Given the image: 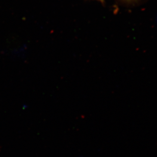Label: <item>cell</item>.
<instances>
[{
    "mask_svg": "<svg viewBox=\"0 0 157 157\" xmlns=\"http://www.w3.org/2000/svg\"><path fill=\"white\" fill-rule=\"evenodd\" d=\"M119 3L127 6H133L139 4L143 0H116Z\"/></svg>",
    "mask_w": 157,
    "mask_h": 157,
    "instance_id": "6da1fadb",
    "label": "cell"
},
{
    "mask_svg": "<svg viewBox=\"0 0 157 157\" xmlns=\"http://www.w3.org/2000/svg\"><path fill=\"white\" fill-rule=\"evenodd\" d=\"M95 1H97L99 2L101 4H105V0H95Z\"/></svg>",
    "mask_w": 157,
    "mask_h": 157,
    "instance_id": "7a4b0ae2",
    "label": "cell"
}]
</instances>
